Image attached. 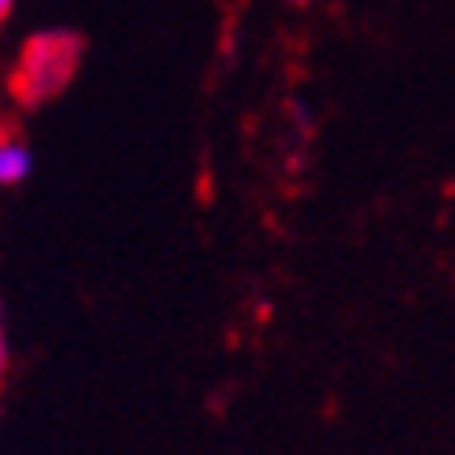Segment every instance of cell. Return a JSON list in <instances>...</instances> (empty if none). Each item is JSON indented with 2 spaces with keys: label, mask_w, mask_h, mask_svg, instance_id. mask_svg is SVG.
I'll return each mask as SVG.
<instances>
[{
  "label": "cell",
  "mask_w": 455,
  "mask_h": 455,
  "mask_svg": "<svg viewBox=\"0 0 455 455\" xmlns=\"http://www.w3.org/2000/svg\"><path fill=\"white\" fill-rule=\"evenodd\" d=\"M80 59H84V42L76 38L71 29L34 34V38L21 46V59H17L13 92L26 100V105H42V100L59 97V92L76 80Z\"/></svg>",
  "instance_id": "cell-1"
},
{
  "label": "cell",
  "mask_w": 455,
  "mask_h": 455,
  "mask_svg": "<svg viewBox=\"0 0 455 455\" xmlns=\"http://www.w3.org/2000/svg\"><path fill=\"white\" fill-rule=\"evenodd\" d=\"M13 9H17V0H0V21H9V17H13Z\"/></svg>",
  "instance_id": "cell-4"
},
{
  "label": "cell",
  "mask_w": 455,
  "mask_h": 455,
  "mask_svg": "<svg viewBox=\"0 0 455 455\" xmlns=\"http://www.w3.org/2000/svg\"><path fill=\"white\" fill-rule=\"evenodd\" d=\"M9 368V343H4V317H0V376Z\"/></svg>",
  "instance_id": "cell-3"
},
{
  "label": "cell",
  "mask_w": 455,
  "mask_h": 455,
  "mask_svg": "<svg viewBox=\"0 0 455 455\" xmlns=\"http://www.w3.org/2000/svg\"><path fill=\"white\" fill-rule=\"evenodd\" d=\"M34 172V155L17 134L0 130V188H17L26 184V176Z\"/></svg>",
  "instance_id": "cell-2"
}]
</instances>
